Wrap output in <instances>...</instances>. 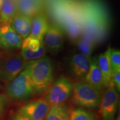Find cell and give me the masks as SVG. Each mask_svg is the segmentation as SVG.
Listing matches in <instances>:
<instances>
[{
    "mask_svg": "<svg viewBox=\"0 0 120 120\" xmlns=\"http://www.w3.org/2000/svg\"><path fill=\"white\" fill-rule=\"evenodd\" d=\"M42 41L46 50L51 53H57L64 45V32L56 25L49 26Z\"/></svg>",
    "mask_w": 120,
    "mask_h": 120,
    "instance_id": "10",
    "label": "cell"
},
{
    "mask_svg": "<svg viewBox=\"0 0 120 120\" xmlns=\"http://www.w3.org/2000/svg\"><path fill=\"white\" fill-rule=\"evenodd\" d=\"M111 49L109 47L106 51L97 57V62L102 77L103 85L105 87H107L111 82L112 69L109 61Z\"/></svg>",
    "mask_w": 120,
    "mask_h": 120,
    "instance_id": "14",
    "label": "cell"
},
{
    "mask_svg": "<svg viewBox=\"0 0 120 120\" xmlns=\"http://www.w3.org/2000/svg\"><path fill=\"white\" fill-rule=\"evenodd\" d=\"M69 120H97L92 112L82 108H77L70 112Z\"/></svg>",
    "mask_w": 120,
    "mask_h": 120,
    "instance_id": "19",
    "label": "cell"
},
{
    "mask_svg": "<svg viewBox=\"0 0 120 120\" xmlns=\"http://www.w3.org/2000/svg\"><path fill=\"white\" fill-rule=\"evenodd\" d=\"M27 61L21 55L16 53L7 54L0 58V79L9 82L15 78L25 68Z\"/></svg>",
    "mask_w": 120,
    "mask_h": 120,
    "instance_id": "4",
    "label": "cell"
},
{
    "mask_svg": "<svg viewBox=\"0 0 120 120\" xmlns=\"http://www.w3.org/2000/svg\"><path fill=\"white\" fill-rule=\"evenodd\" d=\"M23 38L13 30L10 24L0 25V48L11 51L21 48Z\"/></svg>",
    "mask_w": 120,
    "mask_h": 120,
    "instance_id": "9",
    "label": "cell"
},
{
    "mask_svg": "<svg viewBox=\"0 0 120 120\" xmlns=\"http://www.w3.org/2000/svg\"><path fill=\"white\" fill-rule=\"evenodd\" d=\"M76 46L79 53L86 56L90 60H91L94 47V41L87 37H83L77 40L76 42Z\"/></svg>",
    "mask_w": 120,
    "mask_h": 120,
    "instance_id": "18",
    "label": "cell"
},
{
    "mask_svg": "<svg viewBox=\"0 0 120 120\" xmlns=\"http://www.w3.org/2000/svg\"><path fill=\"white\" fill-rule=\"evenodd\" d=\"M109 61L112 71L120 70V51L117 49H111Z\"/></svg>",
    "mask_w": 120,
    "mask_h": 120,
    "instance_id": "20",
    "label": "cell"
},
{
    "mask_svg": "<svg viewBox=\"0 0 120 120\" xmlns=\"http://www.w3.org/2000/svg\"><path fill=\"white\" fill-rule=\"evenodd\" d=\"M17 13V7L15 0H2L0 5L1 25L10 24Z\"/></svg>",
    "mask_w": 120,
    "mask_h": 120,
    "instance_id": "16",
    "label": "cell"
},
{
    "mask_svg": "<svg viewBox=\"0 0 120 120\" xmlns=\"http://www.w3.org/2000/svg\"><path fill=\"white\" fill-rule=\"evenodd\" d=\"M7 105V100L5 96L0 94V117L2 116Z\"/></svg>",
    "mask_w": 120,
    "mask_h": 120,
    "instance_id": "22",
    "label": "cell"
},
{
    "mask_svg": "<svg viewBox=\"0 0 120 120\" xmlns=\"http://www.w3.org/2000/svg\"><path fill=\"white\" fill-rule=\"evenodd\" d=\"M25 68L29 72L36 94L49 89L53 81V67L50 58L45 56L39 59L27 61Z\"/></svg>",
    "mask_w": 120,
    "mask_h": 120,
    "instance_id": "1",
    "label": "cell"
},
{
    "mask_svg": "<svg viewBox=\"0 0 120 120\" xmlns=\"http://www.w3.org/2000/svg\"><path fill=\"white\" fill-rule=\"evenodd\" d=\"M111 81L118 92L120 91V70L112 71Z\"/></svg>",
    "mask_w": 120,
    "mask_h": 120,
    "instance_id": "21",
    "label": "cell"
},
{
    "mask_svg": "<svg viewBox=\"0 0 120 120\" xmlns=\"http://www.w3.org/2000/svg\"><path fill=\"white\" fill-rule=\"evenodd\" d=\"M50 107L46 98H41L24 105L19 109V112L31 120H44Z\"/></svg>",
    "mask_w": 120,
    "mask_h": 120,
    "instance_id": "8",
    "label": "cell"
},
{
    "mask_svg": "<svg viewBox=\"0 0 120 120\" xmlns=\"http://www.w3.org/2000/svg\"><path fill=\"white\" fill-rule=\"evenodd\" d=\"M71 95L75 105L89 109H97L102 98L101 91L83 81H78L73 85Z\"/></svg>",
    "mask_w": 120,
    "mask_h": 120,
    "instance_id": "3",
    "label": "cell"
},
{
    "mask_svg": "<svg viewBox=\"0 0 120 120\" xmlns=\"http://www.w3.org/2000/svg\"></svg>",
    "mask_w": 120,
    "mask_h": 120,
    "instance_id": "27",
    "label": "cell"
},
{
    "mask_svg": "<svg viewBox=\"0 0 120 120\" xmlns=\"http://www.w3.org/2000/svg\"><path fill=\"white\" fill-rule=\"evenodd\" d=\"M12 120H31L27 117L18 112L13 116Z\"/></svg>",
    "mask_w": 120,
    "mask_h": 120,
    "instance_id": "23",
    "label": "cell"
},
{
    "mask_svg": "<svg viewBox=\"0 0 120 120\" xmlns=\"http://www.w3.org/2000/svg\"><path fill=\"white\" fill-rule=\"evenodd\" d=\"M73 84L64 76L58 78L49 87L46 99L51 106L64 103L71 96Z\"/></svg>",
    "mask_w": 120,
    "mask_h": 120,
    "instance_id": "5",
    "label": "cell"
},
{
    "mask_svg": "<svg viewBox=\"0 0 120 120\" xmlns=\"http://www.w3.org/2000/svg\"><path fill=\"white\" fill-rule=\"evenodd\" d=\"M49 25L47 19L41 13H37L32 17L31 32L29 36L42 41Z\"/></svg>",
    "mask_w": 120,
    "mask_h": 120,
    "instance_id": "15",
    "label": "cell"
},
{
    "mask_svg": "<svg viewBox=\"0 0 120 120\" xmlns=\"http://www.w3.org/2000/svg\"><path fill=\"white\" fill-rule=\"evenodd\" d=\"M120 104L118 105L117 111V117L116 120H120Z\"/></svg>",
    "mask_w": 120,
    "mask_h": 120,
    "instance_id": "24",
    "label": "cell"
},
{
    "mask_svg": "<svg viewBox=\"0 0 120 120\" xmlns=\"http://www.w3.org/2000/svg\"><path fill=\"white\" fill-rule=\"evenodd\" d=\"M6 92L15 101H25L36 94L28 70L25 68L6 86Z\"/></svg>",
    "mask_w": 120,
    "mask_h": 120,
    "instance_id": "2",
    "label": "cell"
},
{
    "mask_svg": "<svg viewBox=\"0 0 120 120\" xmlns=\"http://www.w3.org/2000/svg\"><path fill=\"white\" fill-rule=\"evenodd\" d=\"M0 58H1V54H0Z\"/></svg>",
    "mask_w": 120,
    "mask_h": 120,
    "instance_id": "26",
    "label": "cell"
},
{
    "mask_svg": "<svg viewBox=\"0 0 120 120\" xmlns=\"http://www.w3.org/2000/svg\"><path fill=\"white\" fill-rule=\"evenodd\" d=\"M21 49V56L27 61L43 57L46 53L43 41L31 36L23 39Z\"/></svg>",
    "mask_w": 120,
    "mask_h": 120,
    "instance_id": "7",
    "label": "cell"
},
{
    "mask_svg": "<svg viewBox=\"0 0 120 120\" xmlns=\"http://www.w3.org/2000/svg\"><path fill=\"white\" fill-rule=\"evenodd\" d=\"M120 104L118 94L111 81L107 87L100 102V112L103 120H113Z\"/></svg>",
    "mask_w": 120,
    "mask_h": 120,
    "instance_id": "6",
    "label": "cell"
},
{
    "mask_svg": "<svg viewBox=\"0 0 120 120\" xmlns=\"http://www.w3.org/2000/svg\"><path fill=\"white\" fill-rule=\"evenodd\" d=\"M0 25H1V16H0Z\"/></svg>",
    "mask_w": 120,
    "mask_h": 120,
    "instance_id": "25",
    "label": "cell"
},
{
    "mask_svg": "<svg viewBox=\"0 0 120 120\" xmlns=\"http://www.w3.org/2000/svg\"><path fill=\"white\" fill-rule=\"evenodd\" d=\"M70 110L64 103L52 105L45 120H69Z\"/></svg>",
    "mask_w": 120,
    "mask_h": 120,
    "instance_id": "17",
    "label": "cell"
},
{
    "mask_svg": "<svg viewBox=\"0 0 120 120\" xmlns=\"http://www.w3.org/2000/svg\"><path fill=\"white\" fill-rule=\"evenodd\" d=\"M84 79L87 83L102 91L103 87L102 77L97 62V56H94L90 60L89 68Z\"/></svg>",
    "mask_w": 120,
    "mask_h": 120,
    "instance_id": "13",
    "label": "cell"
},
{
    "mask_svg": "<svg viewBox=\"0 0 120 120\" xmlns=\"http://www.w3.org/2000/svg\"><path fill=\"white\" fill-rule=\"evenodd\" d=\"M90 61L86 56L79 52L73 54L68 62L70 73L76 79H84L89 68Z\"/></svg>",
    "mask_w": 120,
    "mask_h": 120,
    "instance_id": "11",
    "label": "cell"
},
{
    "mask_svg": "<svg viewBox=\"0 0 120 120\" xmlns=\"http://www.w3.org/2000/svg\"><path fill=\"white\" fill-rule=\"evenodd\" d=\"M32 17L18 12L10 22L11 27L22 38L29 36L31 28Z\"/></svg>",
    "mask_w": 120,
    "mask_h": 120,
    "instance_id": "12",
    "label": "cell"
}]
</instances>
